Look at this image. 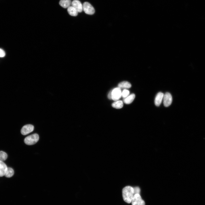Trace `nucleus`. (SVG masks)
I'll return each mask as SVG.
<instances>
[{
	"label": "nucleus",
	"instance_id": "1",
	"mask_svg": "<svg viewBox=\"0 0 205 205\" xmlns=\"http://www.w3.org/2000/svg\"><path fill=\"white\" fill-rule=\"evenodd\" d=\"M122 193L124 200L128 203L131 202L134 194V188L130 186H126L122 189Z\"/></svg>",
	"mask_w": 205,
	"mask_h": 205
},
{
	"label": "nucleus",
	"instance_id": "2",
	"mask_svg": "<svg viewBox=\"0 0 205 205\" xmlns=\"http://www.w3.org/2000/svg\"><path fill=\"white\" fill-rule=\"evenodd\" d=\"M39 140V136L37 134H34L29 136L24 139V143L28 145H31L35 144Z\"/></svg>",
	"mask_w": 205,
	"mask_h": 205
},
{
	"label": "nucleus",
	"instance_id": "3",
	"mask_svg": "<svg viewBox=\"0 0 205 205\" xmlns=\"http://www.w3.org/2000/svg\"><path fill=\"white\" fill-rule=\"evenodd\" d=\"M83 10L87 14L92 15L95 12V10L93 6L89 3L85 2L83 5Z\"/></svg>",
	"mask_w": 205,
	"mask_h": 205
},
{
	"label": "nucleus",
	"instance_id": "4",
	"mask_svg": "<svg viewBox=\"0 0 205 205\" xmlns=\"http://www.w3.org/2000/svg\"><path fill=\"white\" fill-rule=\"evenodd\" d=\"M132 205H145L144 201L139 194H134L132 200Z\"/></svg>",
	"mask_w": 205,
	"mask_h": 205
},
{
	"label": "nucleus",
	"instance_id": "5",
	"mask_svg": "<svg viewBox=\"0 0 205 205\" xmlns=\"http://www.w3.org/2000/svg\"><path fill=\"white\" fill-rule=\"evenodd\" d=\"M112 99L115 101L118 100L122 96L121 89L118 87L112 90Z\"/></svg>",
	"mask_w": 205,
	"mask_h": 205
},
{
	"label": "nucleus",
	"instance_id": "6",
	"mask_svg": "<svg viewBox=\"0 0 205 205\" xmlns=\"http://www.w3.org/2000/svg\"><path fill=\"white\" fill-rule=\"evenodd\" d=\"M172 98L171 95L168 92L166 93L163 97V103L166 107L169 106L172 103Z\"/></svg>",
	"mask_w": 205,
	"mask_h": 205
},
{
	"label": "nucleus",
	"instance_id": "7",
	"mask_svg": "<svg viewBox=\"0 0 205 205\" xmlns=\"http://www.w3.org/2000/svg\"><path fill=\"white\" fill-rule=\"evenodd\" d=\"M33 125L30 124H26L24 125L21 129V133L23 135H26L32 132L34 130Z\"/></svg>",
	"mask_w": 205,
	"mask_h": 205
},
{
	"label": "nucleus",
	"instance_id": "8",
	"mask_svg": "<svg viewBox=\"0 0 205 205\" xmlns=\"http://www.w3.org/2000/svg\"><path fill=\"white\" fill-rule=\"evenodd\" d=\"M71 5L77 10L78 12L81 13L83 10V5L78 0H73L71 2Z\"/></svg>",
	"mask_w": 205,
	"mask_h": 205
},
{
	"label": "nucleus",
	"instance_id": "9",
	"mask_svg": "<svg viewBox=\"0 0 205 205\" xmlns=\"http://www.w3.org/2000/svg\"><path fill=\"white\" fill-rule=\"evenodd\" d=\"M164 95L163 93L161 92L157 94L155 99V104L156 106H159L160 105L163 99Z\"/></svg>",
	"mask_w": 205,
	"mask_h": 205
},
{
	"label": "nucleus",
	"instance_id": "10",
	"mask_svg": "<svg viewBox=\"0 0 205 205\" xmlns=\"http://www.w3.org/2000/svg\"><path fill=\"white\" fill-rule=\"evenodd\" d=\"M8 167L3 161H0V177L5 176Z\"/></svg>",
	"mask_w": 205,
	"mask_h": 205
},
{
	"label": "nucleus",
	"instance_id": "11",
	"mask_svg": "<svg viewBox=\"0 0 205 205\" xmlns=\"http://www.w3.org/2000/svg\"><path fill=\"white\" fill-rule=\"evenodd\" d=\"M59 3L60 5L63 8H67L71 6V0H60Z\"/></svg>",
	"mask_w": 205,
	"mask_h": 205
},
{
	"label": "nucleus",
	"instance_id": "12",
	"mask_svg": "<svg viewBox=\"0 0 205 205\" xmlns=\"http://www.w3.org/2000/svg\"><path fill=\"white\" fill-rule=\"evenodd\" d=\"M67 11L69 15L73 16H77L78 13L77 10L72 6L67 8Z\"/></svg>",
	"mask_w": 205,
	"mask_h": 205
},
{
	"label": "nucleus",
	"instance_id": "13",
	"mask_svg": "<svg viewBox=\"0 0 205 205\" xmlns=\"http://www.w3.org/2000/svg\"><path fill=\"white\" fill-rule=\"evenodd\" d=\"M131 87V84L129 82L127 81L122 82L119 83L118 84V87L120 89H128L130 88Z\"/></svg>",
	"mask_w": 205,
	"mask_h": 205
},
{
	"label": "nucleus",
	"instance_id": "14",
	"mask_svg": "<svg viewBox=\"0 0 205 205\" xmlns=\"http://www.w3.org/2000/svg\"><path fill=\"white\" fill-rule=\"evenodd\" d=\"M135 97V95L134 93L132 94L126 98H124V102L126 104H130L133 101Z\"/></svg>",
	"mask_w": 205,
	"mask_h": 205
},
{
	"label": "nucleus",
	"instance_id": "15",
	"mask_svg": "<svg viewBox=\"0 0 205 205\" xmlns=\"http://www.w3.org/2000/svg\"><path fill=\"white\" fill-rule=\"evenodd\" d=\"M123 102L120 100L117 101L112 104V106L116 109H120L123 107Z\"/></svg>",
	"mask_w": 205,
	"mask_h": 205
},
{
	"label": "nucleus",
	"instance_id": "16",
	"mask_svg": "<svg viewBox=\"0 0 205 205\" xmlns=\"http://www.w3.org/2000/svg\"><path fill=\"white\" fill-rule=\"evenodd\" d=\"M14 174V171L11 167H8L5 176L7 177L10 178L12 177Z\"/></svg>",
	"mask_w": 205,
	"mask_h": 205
},
{
	"label": "nucleus",
	"instance_id": "17",
	"mask_svg": "<svg viewBox=\"0 0 205 205\" xmlns=\"http://www.w3.org/2000/svg\"><path fill=\"white\" fill-rule=\"evenodd\" d=\"M7 157V154L5 152L0 151V161H4L6 159Z\"/></svg>",
	"mask_w": 205,
	"mask_h": 205
},
{
	"label": "nucleus",
	"instance_id": "18",
	"mask_svg": "<svg viewBox=\"0 0 205 205\" xmlns=\"http://www.w3.org/2000/svg\"><path fill=\"white\" fill-rule=\"evenodd\" d=\"M130 94L129 91L126 89H124L122 92V96L125 98L128 96Z\"/></svg>",
	"mask_w": 205,
	"mask_h": 205
},
{
	"label": "nucleus",
	"instance_id": "19",
	"mask_svg": "<svg viewBox=\"0 0 205 205\" xmlns=\"http://www.w3.org/2000/svg\"><path fill=\"white\" fill-rule=\"evenodd\" d=\"M134 190V194H139L140 192V189L138 187H136L133 188Z\"/></svg>",
	"mask_w": 205,
	"mask_h": 205
},
{
	"label": "nucleus",
	"instance_id": "20",
	"mask_svg": "<svg viewBox=\"0 0 205 205\" xmlns=\"http://www.w3.org/2000/svg\"><path fill=\"white\" fill-rule=\"evenodd\" d=\"M5 54L4 51L0 48V57H3L5 56Z\"/></svg>",
	"mask_w": 205,
	"mask_h": 205
},
{
	"label": "nucleus",
	"instance_id": "21",
	"mask_svg": "<svg viewBox=\"0 0 205 205\" xmlns=\"http://www.w3.org/2000/svg\"><path fill=\"white\" fill-rule=\"evenodd\" d=\"M111 92L112 90L109 92L108 95V99H112Z\"/></svg>",
	"mask_w": 205,
	"mask_h": 205
}]
</instances>
